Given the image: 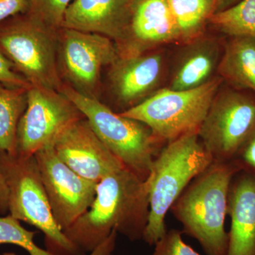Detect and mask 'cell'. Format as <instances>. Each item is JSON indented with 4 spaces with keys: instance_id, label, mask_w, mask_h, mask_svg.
<instances>
[{
    "instance_id": "3957f363",
    "label": "cell",
    "mask_w": 255,
    "mask_h": 255,
    "mask_svg": "<svg viewBox=\"0 0 255 255\" xmlns=\"http://www.w3.org/2000/svg\"><path fill=\"white\" fill-rule=\"evenodd\" d=\"M213 161L197 133L188 134L164 146L147 179L150 214L142 238L147 244L154 246L165 234L167 212L191 181Z\"/></svg>"
},
{
    "instance_id": "30bf717a",
    "label": "cell",
    "mask_w": 255,
    "mask_h": 255,
    "mask_svg": "<svg viewBox=\"0 0 255 255\" xmlns=\"http://www.w3.org/2000/svg\"><path fill=\"white\" fill-rule=\"evenodd\" d=\"M82 118L83 114L61 92L30 87L27 105L18 124L14 155H34L52 145L65 128Z\"/></svg>"
},
{
    "instance_id": "2e32d148",
    "label": "cell",
    "mask_w": 255,
    "mask_h": 255,
    "mask_svg": "<svg viewBox=\"0 0 255 255\" xmlns=\"http://www.w3.org/2000/svg\"><path fill=\"white\" fill-rule=\"evenodd\" d=\"M227 215L231 226L226 255H255V176L243 170L233 176Z\"/></svg>"
},
{
    "instance_id": "4316f807",
    "label": "cell",
    "mask_w": 255,
    "mask_h": 255,
    "mask_svg": "<svg viewBox=\"0 0 255 255\" xmlns=\"http://www.w3.org/2000/svg\"><path fill=\"white\" fill-rule=\"evenodd\" d=\"M31 10V0H0V23Z\"/></svg>"
},
{
    "instance_id": "4fadbf2b",
    "label": "cell",
    "mask_w": 255,
    "mask_h": 255,
    "mask_svg": "<svg viewBox=\"0 0 255 255\" xmlns=\"http://www.w3.org/2000/svg\"><path fill=\"white\" fill-rule=\"evenodd\" d=\"M125 35L116 43L119 57L135 56L169 43L180 44V35L167 0H131Z\"/></svg>"
},
{
    "instance_id": "8fae6325",
    "label": "cell",
    "mask_w": 255,
    "mask_h": 255,
    "mask_svg": "<svg viewBox=\"0 0 255 255\" xmlns=\"http://www.w3.org/2000/svg\"><path fill=\"white\" fill-rule=\"evenodd\" d=\"M34 157L55 222L65 231L90 209L97 183L75 173L60 160L52 145L38 151Z\"/></svg>"
},
{
    "instance_id": "277c9868",
    "label": "cell",
    "mask_w": 255,
    "mask_h": 255,
    "mask_svg": "<svg viewBox=\"0 0 255 255\" xmlns=\"http://www.w3.org/2000/svg\"><path fill=\"white\" fill-rule=\"evenodd\" d=\"M59 92L83 114L99 138L123 164L142 180L164 145L145 124L117 113L97 98L82 95L68 85Z\"/></svg>"
},
{
    "instance_id": "9c48e42d",
    "label": "cell",
    "mask_w": 255,
    "mask_h": 255,
    "mask_svg": "<svg viewBox=\"0 0 255 255\" xmlns=\"http://www.w3.org/2000/svg\"><path fill=\"white\" fill-rule=\"evenodd\" d=\"M119 57L115 43L108 37L70 28H61L58 32L60 76L82 95L97 98L102 69L111 66Z\"/></svg>"
},
{
    "instance_id": "9a60e30c",
    "label": "cell",
    "mask_w": 255,
    "mask_h": 255,
    "mask_svg": "<svg viewBox=\"0 0 255 255\" xmlns=\"http://www.w3.org/2000/svg\"><path fill=\"white\" fill-rule=\"evenodd\" d=\"M131 0H74L62 28L98 33L114 43L123 38L130 19Z\"/></svg>"
},
{
    "instance_id": "cb8c5ba5",
    "label": "cell",
    "mask_w": 255,
    "mask_h": 255,
    "mask_svg": "<svg viewBox=\"0 0 255 255\" xmlns=\"http://www.w3.org/2000/svg\"><path fill=\"white\" fill-rule=\"evenodd\" d=\"M182 235L179 230L167 231L154 245L155 251L152 255H201L184 243Z\"/></svg>"
},
{
    "instance_id": "484cf974",
    "label": "cell",
    "mask_w": 255,
    "mask_h": 255,
    "mask_svg": "<svg viewBox=\"0 0 255 255\" xmlns=\"http://www.w3.org/2000/svg\"><path fill=\"white\" fill-rule=\"evenodd\" d=\"M233 162L240 170L255 176V131L242 147Z\"/></svg>"
},
{
    "instance_id": "d6986e66",
    "label": "cell",
    "mask_w": 255,
    "mask_h": 255,
    "mask_svg": "<svg viewBox=\"0 0 255 255\" xmlns=\"http://www.w3.org/2000/svg\"><path fill=\"white\" fill-rule=\"evenodd\" d=\"M180 35L186 44L206 34L218 0H167Z\"/></svg>"
},
{
    "instance_id": "ac0fdd59",
    "label": "cell",
    "mask_w": 255,
    "mask_h": 255,
    "mask_svg": "<svg viewBox=\"0 0 255 255\" xmlns=\"http://www.w3.org/2000/svg\"><path fill=\"white\" fill-rule=\"evenodd\" d=\"M218 75L224 83L255 94V37H226Z\"/></svg>"
},
{
    "instance_id": "f546056e",
    "label": "cell",
    "mask_w": 255,
    "mask_h": 255,
    "mask_svg": "<svg viewBox=\"0 0 255 255\" xmlns=\"http://www.w3.org/2000/svg\"><path fill=\"white\" fill-rule=\"evenodd\" d=\"M241 0H218L215 13L219 12L237 4Z\"/></svg>"
},
{
    "instance_id": "44dd1931",
    "label": "cell",
    "mask_w": 255,
    "mask_h": 255,
    "mask_svg": "<svg viewBox=\"0 0 255 255\" xmlns=\"http://www.w3.org/2000/svg\"><path fill=\"white\" fill-rule=\"evenodd\" d=\"M208 27L226 37L255 38V0H241L231 7L215 13Z\"/></svg>"
},
{
    "instance_id": "603a6c76",
    "label": "cell",
    "mask_w": 255,
    "mask_h": 255,
    "mask_svg": "<svg viewBox=\"0 0 255 255\" xmlns=\"http://www.w3.org/2000/svg\"><path fill=\"white\" fill-rule=\"evenodd\" d=\"M74 0H31L30 13L48 26L60 29L65 11Z\"/></svg>"
},
{
    "instance_id": "52a82bcc",
    "label": "cell",
    "mask_w": 255,
    "mask_h": 255,
    "mask_svg": "<svg viewBox=\"0 0 255 255\" xmlns=\"http://www.w3.org/2000/svg\"><path fill=\"white\" fill-rule=\"evenodd\" d=\"M223 82L217 75L192 90L159 89L141 103L120 114L145 124L166 145L188 134H198Z\"/></svg>"
},
{
    "instance_id": "e0dca14e",
    "label": "cell",
    "mask_w": 255,
    "mask_h": 255,
    "mask_svg": "<svg viewBox=\"0 0 255 255\" xmlns=\"http://www.w3.org/2000/svg\"><path fill=\"white\" fill-rule=\"evenodd\" d=\"M183 46L168 87L177 91L197 88L214 78L223 51L221 42L206 34Z\"/></svg>"
},
{
    "instance_id": "7402d4cb",
    "label": "cell",
    "mask_w": 255,
    "mask_h": 255,
    "mask_svg": "<svg viewBox=\"0 0 255 255\" xmlns=\"http://www.w3.org/2000/svg\"><path fill=\"white\" fill-rule=\"evenodd\" d=\"M36 232L28 231L18 220L8 215L0 216V245L11 244L25 250L29 255H55L38 247L34 241ZM0 255H16L6 253Z\"/></svg>"
},
{
    "instance_id": "5bb4252c",
    "label": "cell",
    "mask_w": 255,
    "mask_h": 255,
    "mask_svg": "<svg viewBox=\"0 0 255 255\" xmlns=\"http://www.w3.org/2000/svg\"><path fill=\"white\" fill-rule=\"evenodd\" d=\"M162 52H147L121 58L112 65L109 80L112 93L122 112L141 103L159 90L164 73Z\"/></svg>"
},
{
    "instance_id": "5b68a950",
    "label": "cell",
    "mask_w": 255,
    "mask_h": 255,
    "mask_svg": "<svg viewBox=\"0 0 255 255\" xmlns=\"http://www.w3.org/2000/svg\"><path fill=\"white\" fill-rule=\"evenodd\" d=\"M0 172L8 189L9 215L40 230L47 251L55 255H82L55 222L34 155L0 152Z\"/></svg>"
},
{
    "instance_id": "7a4b0ae2",
    "label": "cell",
    "mask_w": 255,
    "mask_h": 255,
    "mask_svg": "<svg viewBox=\"0 0 255 255\" xmlns=\"http://www.w3.org/2000/svg\"><path fill=\"white\" fill-rule=\"evenodd\" d=\"M239 168L234 162L213 161L194 178L171 207L183 233L194 238L206 255H226L225 230L230 184Z\"/></svg>"
},
{
    "instance_id": "d4e9b609",
    "label": "cell",
    "mask_w": 255,
    "mask_h": 255,
    "mask_svg": "<svg viewBox=\"0 0 255 255\" xmlns=\"http://www.w3.org/2000/svg\"><path fill=\"white\" fill-rule=\"evenodd\" d=\"M0 82L10 87L28 89L31 86L0 50Z\"/></svg>"
},
{
    "instance_id": "ffe728a7",
    "label": "cell",
    "mask_w": 255,
    "mask_h": 255,
    "mask_svg": "<svg viewBox=\"0 0 255 255\" xmlns=\"http://www.w3.org/2000/svg\"><path fill=\"white\" fill-rule=\"evenodd\" d=\"M27 91L0 82V152L16 153V131L27 105Z\"/></svg>"
},
{
    "instance_id": "f1b7e54d",
    "label": "cell",
    "mask_w": 255,
    "mask_h": 255,
    "mask_svg": "<svg viewBox=\"0 0 255 255\" xmlns=\"http://www.w3.org/2000/svg\"><path fill=\"white\" fill-rule=\"evenodd\" d=\"M8 211V189L2 174L0 172V216Z\"/></svg>"
},
{
    "instance_id": "83f0119b",
    "label": "cell",
    "mask_w": 255,
    "mask_h": 255,
    "mask_svg": "<svg viewBox=\"0 0 255 255\" xmlns=\"http://www.w3.org/2000/svg\"><path fill=\"white\" fill-rule=\"evenodd\" d=\"M118 233L113 230L109 237L94 250L90 255H112L116 248Z\"/></svg>"
},
{
    "instance_id": "7c38bea8",
    "label": "cell",
    "mask_w": 255,
    "mask_h": 255,
    "mask_svg": "<svg viewBox=\"0 0 255 255\" xmlns=\"http://www.w3.org/2000/svg\"><path fill=\"white\" fill-rule=\"evenodd\" d=\"M52 146L62 162L92 182L98 183L109 174L125 167L99 138L85 118L65 128Z\"/></svg>"
},
{
    "instance_id": "ba28073f",
    "label": "cell",
    "mask_w": 255,
    "mask_h": 255,
    "mask_svg": "<svg viewBox=\"0 0 255 255\" xmlns=\"http://www.w3.org/2000/svg\"><path fill=\"white\" fill-rule=\"evenodd\" d=\"M255 131V94L224 85L198 131L213 160L233 162Z\"/></svg>"
},
{
    "instance_id": "8992f818",
    "label": "cell",
    "mask_w": 255,
    "mask_h": 255,
    "mask_svg": "<svg viewBox=\"0 0 255 255\" xmlns=\"http://www.w3.org/2000/svg\"><path fill=\"white\" fill-rule=\"evenodd\" d=\"M31 14L0 23V50L31 86L59 91L58 32Z\"/></svg>"
},
{
    "instance_id": "6da1fadb",
    "label": "cell",
    "mask_w": 255,
    "mask_h": 255,
    "mask_svg": "<svg viewBox=\"0 0 255 255\" xmlns=\"http://www.w3.org/2000/svg\"><path fill=\"white\" fill-rule=\"evenodd\" d=\"M149 214L148 182L124 167L97 183L90 209L63 233L83 254L92 253L113 230L142 240Z\"/></svg>"
}]
</instances>
